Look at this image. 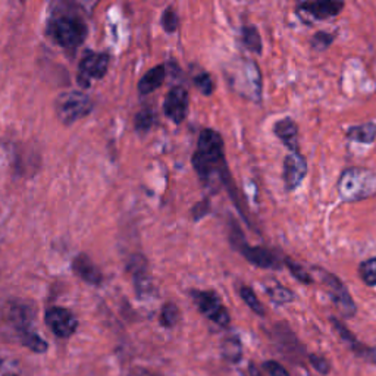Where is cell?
I'll return each instance as SVG.
<instances>
[{
    "mask_svg": "<svg viewBox=\"0 0 376 376\" xmlns=\"http://www.w3.org/2000/svg\"><path fill=\"white\" fill-rule=\"evenodd\" d=\"M285 264H286V267H289L290 272L294 275V278H296V279H299L300 282H303V284H307V285L313 284V278H312V275L308 274V272H307L304 268H301L299 263L293 262L291 259H286V260H285Z\"/></svg>",
    "mask_w": 376,
    "mask_h": 376,
    "instance_id": "cell-26",
    "label": "cell"
},
{
    "mask_svg": "<svg viewBox=\"0 0 376 376\" xmlns=\"http://www.w3.org/2000/svg\"><path fill=\"white\" fill-rule=\"evenodd\" d=\"M240 294H241V299L246 301V304L252 308L254 313H257L260 316L264 315V308H263L262 303L259 301V299L256 297V294L253 293V290L250 289V286H241Z\"/></svg>",
    "mask_w": 376,
    "mask_h": 376,
    "instance_id": "cell-22",
    "label": "cell"
},
{
    "mask_svg": "<svg viewBox=\"0 0 376 376\" xmlns=\"http://www.w3.org/2000/svg\"><path fill=\"white\" fill-rule=\"evenodd\" d=\"M333 40H334L333 34H329L326 31H318L312 38V48L318 52L326 50L331 44H333Z\"/></svg>",
    "mask_w": 376,
    "mask_h": 376,
    "instance_id": "cell-27",
    "label": "cell"
},
{
    "mask_svg": "<svg viewBox=\"0 0 376 376\" xmlns=\"http://www.w3.org/2000/svg\"><path fill=\"white\" fill-rule=\"evenodd\" d=\"M307 175V162L300 151H291L284 159L282 180L286 191H294L300 187Z\"/></svg>",
    "mask_w": 376,
    "mask_h": 376,
    "instance_id": "cell-9",
    "label": "cell"
},
{
    "mask_svg": "<svg viewBox=\"0 0 376 376\" xmlns=\"http://www.w3.org/2000/svg\"><path fill=\"white\" fill-rule=\"evenodd\" d=\"M146 376H156V375H149V373H147V375H146Z\"/></svg>",
    "mask_w": 376,
    "mask_h": 376,
    "instance_id": "cell-34",
    "label": "cell"
},
{
    "mask_svg": "<svg viewBox=\"0 0 376 376\" xmlns=\"http://www.w3.org/2000/svg\"><path fill=\"white\" fill-rule=\"evenodd\" d=\"M343 8L344 0H297V14L306 22L334 18Z\"/></svg>",
    "mask_w": 376,
    "mask_h": 376,
    "instance_id": "cell-4",
    "label": "cell"
},
{
    "mask_svg": "<svg viewBox=\"0 0 376 376\" xmlns=\"http://www.w3.org/2000/svg\"><path fill=\"white\" fill-rule=\"evenodd\" d=\"M188 93L184 87H173L165 97V115L175 124H181L187 117Z\"/></svg>",
    "mask_w": 376,
    "mask_h": 376,
    "instance_id": "cell-11",
    "label": "cell"
},
{
    "mask_svg": "<svg viewBox=\"0 0 376 376\" xmlns=\"http://www.w3.org/2000/svg\"><path fill=\"white\" fill-rule=\"evenodd\" d=\"M19 337H21V343L24 344L27 348H30L31 351H34V353H44V351H48V348H49L48 343L44 341L40 335L33 333L31 329L30 331H24V333H21Z\"/></svg>",
    "mask_w": 376,
    "mask_h": 376,
    "instance_id": "cell-20",
    "label": "cell"
},
{
    "mask_svg": "<svg viewBox=\"0 0 376 376\" xmlns=\"http://www.w3.org/2000/svg\"><path fill=\"white\" fill-rule=\"evenodd\" d=\"M347 139L362 144H370L376 139V124L367 122L358 127H351L347 132Z\"/></svg>",
    "mask_w": 376,
    "mask_h": 376,
    "instance_id": "cell-18",
    "label": "cell"
},
{
    "mask_svg": "<svg viewBox=\"0 0 376 376\" xmlns=\"http://www.w3.org/2000/svg\"><path fill=\"white\" fill-rule=\"evenodd\" d=\"M52 37L65 49H77L87 37L85 22L75 16H60L50 26Z\"/></svg>",
    "mask_w": 376,
    "mask_h": 376,
    "instance_id": "cell-3",
    "label": "cell"
},
{
    "mask_svg": "<svg viewBox=\"0 0 376 376\" xmlns=\"http://www.w3.org/2000/svg\"><path fill=\"white\" fill-rule=\"evenodd\" d=\"M85 4H90V5H95L96 4V0H84Z\"/></svg>",
    "mask_w": 376,
    "mask_h": 376,
    "instance_id": "cell-33",
    "label": "cell"
},
{
    "mask_svg": "<svg viewBox=\"0 0 376 376\" xmlns=\"http://www.w3.org/2000/svg\"><path fill=\"white\" fill-rule=\"evenodd\" d=\"M360 276L366 285H376V257H372L360 264Z\"/></svg>",
    "mask_w": 376,
    "mask_h": 376,
    "instance_id": "cell-23",
    "label": "cell"
},
{
    "mask_svg": "<svg viewBox=\"0 0 376 376\" xmlns=\"http://www.w3.org/2000/svg\"><path fill=\"white\" fill-rule=\"evenodd\" d=\"M269 296L272 301L276 304H286L294 300V294L289 289H285V286L278 285V284L272 286V289H269Z\"/></svg>",
    "mask_w": 376,
    "mask_h": 376,
    "instance_id": "cell-25",
    "label": "cell"
},
{
    "mask_svg": "<svg viewBox=\"0 0 376 376\" xmlns=\"http://www.w3.org/2000/svg\"><path fill=\"white\" fill-rule=\"evenodd\" d=\"M194 84L205 96H210L215 90V84H213L210 75L206 72L198 74L197 77H194Z\"/></svg>",
    "mask_w": 376,
    "mask_h": 376,
    "instance_id": "cell-28",
    "label": "cell"
},
{
    "mask_svg": "<svg viewBox=\"0 0 376 376\" xmlns=\"http://www.w3.org/2000/svg\"><path fill=\"white\" fill-rule=\"evenodd\" d=\"M274 132L285 147H289L291 151H299V128L293 119L284 118L278 121L274 127Z\"/></svg>",
    "mask_w": 376,
    "mask_h": 376,
    "instance_id": "cell-15",
    "label": "cell"
},
{
    "mask_svg": "<svg viewBox=\"0 0 376 376\" xmlns=\"http://www.w3.org/2000/svg\"><path fill=\"white\" fill-rule=\"evenodd\" d=\"M154 121H156V117H154L153 110L143 109L134 118V127L139 132H147L153 127Z\"/></svg>",
    "mask_w": 376,
    "mask_h": 376,
    "instance_id": "cell-21",
    "label": "cell"
},
{
    "mask_svg": "<svg viewBox=\"0 0 376 376\" xmlns=\"http://www.w3.org/2000/svg\"><path fill=\"white\" fill-rule=\"evenodd\" d=\"M263 367H264V370H267L271 376H290L289 370H286L282 365H279L278 362H274V360L264 362Z\"/></svg>",
    "mask_w": 376,
    "mask_h": 376,
    "instance_id": "cell-30",
    "label": "cell"
},
{
    "mask_svg": "<svg viewBox=\"0 0 376 376\" xmlns=\"http://www.w3.org/2000/svg\"><path fill=\"white\" fill-rule=\"evenodd\" d=\"M162 26L166 33H173L178 28V16H176L175 11L172 8H168L162 15Z\"/></svg>",
    "mask_w": 376,
    "mask_h": 376,
    "instance_id": "cell-29",
    "label": "cell"
},
{
    "mask_svg": "<svg viewBox=\"0 0 376 376\" xmlns=\"http://www.w3.org/2000/svg\"><path fill=\"white\" fill-rule=\"evenodd\" d=\"M178 321H180L178 307H176L173 303L165 304L161 313V323L166 328H172Z\"/></svg>",
    "mask_w": 376,
    "mask_h": 376,
    "instance_id": "cell-24",
    "label": "cell"
},
{
    "mask_svg": "<svg viewBox=\"0 0 376 376\" xmlns=\"http://www.w3.org/2000/svg\"><path fill=\"white\" fill-rule=\"evenodd\" d=\"M193 300L208 319L219 326L230 325V313L220 299L212 291H193Z\"/></svg>",
    "mask_w": 376,
    "mask_h": 376,
    "instance_id": "cell-6",
    "label": "cell"
},
{
    "mask_svg": "<svg viewBox=\"0 0 376 376\" xmlns=\"http://www.w3.org/2000/svg\"><path fill=\"white\" fill-rule=\"evenodd\" d=\"M110 56L107 53H87L80 62L78 84L87 88L92 84V80H100L109 70Z\"/></svg>",
    "mask_w": 376,
    "mask_h": 376,
    "instance_id": "cell-7",
    "label": "cell"
},
{
    "mask_svg": "<svg viewBox=\"0 0 376 376\" xmlns=\"http://www.w3.org/2000/svg\"><path fill=\"white\" fill-rule=\"evenodd\" d=\"M197 151H200L209 158L215 159H225L224 158V140L220 137L219 132L215 129H203L200 137H198V149Z\"/></svg>",
    "mask_w": 376,
    "mask_h": 376,
    "instance_id": "cell-13",
    "label": "cell"
},
{
    "mask_svg": "<svg viewBox=\"0 0 376 376\" xmlns=\"http://www.w3.org/2000/svg\"><path fill=\"white\" fill-rule=\"evenodd\" d=\"M5 376H16V375H5Z\"/></svg>",
    "mask_w": 376,
    "mask_h": 376,
    "instance_id": "cell-35",
    "label": "cell"
},
{
    "mask_svg": "<svg viewBox=\"0 0 376 376\" xmlns=\"http://www.w3.org/2000/svg\"><path fill=\"white\" fill-rule=\"evenodd\" d=\"M9 321L19 331V334L24 333V331H30L28 325L33 321L31 307L30 306H22V304L12 306L11 311H9Z\"/></svg>",
    "mask_w": 376,
    "mask_h": 376,
    "instance_id": "cell-17",
    "label": "cell"
},
{
    "mask_svg": "<svg viewBox=\"0 0 376 376\" xmlns=\"http://www.w3.org/2000/svg\"><path fill=\"white\" fill-rule=\"evenodd\" d=\"M240 71L237 72L238 90L242 96L252 99L253 102H260L262 99V75L257 65L253 60H242L240 63Z\"/></svg>",
    "mask_w": 376,
    "mask_h": 376,
    "instance_id": "cell-5",
    "label": "cell"
},
{
    "mask_svg": "<svg viewBox=\"0 0 376 376\" xmlns=\"http://www.w3.org/2000/svg\"><path fill=\"white\" fill-rule=\"evenodd\" d=\"M308 359H311V363L312 366L322 375H326L329 372V363L322 358V356H316V355H311L308 356Z\"/></svg>",
    "mask_w": 376,
    "mask_h": 376,
    "instance_id": "cell-31",
    "label": "cell"
},
{
    "mask_svg": "<svg viewBox=\"0 0 376 376\" xmlns=\"http://www.w3.org/2000/svg\"><path fill=\"white\" fill-rule=\"evenodd\" d=\"M209 212V202H202V203H198L194 206L193 209V215H194V219H200L203 217L206 213Z\"/></svg>",
    "mask_w": 376,
    "mask_h": 376,
    "instance_id": "cell-32",
    "label": "cell"
},
{
    "mask_svg": "<svg viewBox=\"0 0 376 376\" xmlns=\"http://www.w3.org/2000/svg\"><path fill=\"white\" fill-rule=\"evenodd\" d=\"M46 325L59 338H70L75 334L78 321L75 315L63 307H52L46 312Z\"/></svg>",
    "mask_w": 376,
    "mask_h": 376,
    "instance_id": "cell-8",
    "label": "cell"
},
{
    "mask_svg": "<svg viewBox=\"0 0 376 376\" xmlns=\"http://www.w3.org/2000/svg\"><path fill=\"white\" fill-rule=\"evenodd\" d=\"M232 241H234V246L241 252V254L245 256L250 263H253L254 267L263 268V269L278 268V260L271 250L264 249V247H250L245 242V238H242L241 232L238 234V238Z\"/></svg>",
    "mask_w": 376,
    "mask_h": 376,
    "instance_id": "cell-10",
    "label": "cell"
},
{
    "mask_svg": "<svg viewBox=\"0 0 376 376\" xmlns=\"http://www.w3.org/2000/svg\"><path fill=\"white\" fill-rule=\"evenodd\" d=\"M72 268H74V272L81 279H84L85 282L93 284V285L102 284V279L103 278H102V274H100L99 268L96 267L95 262L90 257H88L87 254H78L74 259Z\"/></svg>",
    "mask_w": 376,
    "mask_h": 376,
    "instance_id": "cell-14",
    "label": "cell"
},
{
    "mask_svg": "<svg viewBox=\"0 0 376 376\" xmlns=\"http://www.w3.org/2000/svg\"><path fill=\"white\" fill-rule=\"evenodd\" d=\"M93 109V102L82 92L71 90L63 92L58 96L55 102V110L59 121L65 125H71L75 121H80L90 115Z\"/></svg>",
    "mask_w": 376,
    "mask_h": 376,
    "instance_id": "cell-2",
    "label": "cell"
},
{
    "mask_svg": "<svg viewBox=\"0 0 376 376\" xmlns=\"http://www.w3.org/2000/svg\"><path fill=\"white\" fill-rule=\"evenodd\" d=\"M323 281L328 285L331 296H333V300L338 306L341 313L344 316L355 315L356 313L355 301H353V299L350 297V294H348L345 286L343 285V282L335 275H331V274H323Z\"/></svg>",
    "mask_w": 376,
    "mask_h": 376,
    "instance_id": "cell-12",
    "label": "cell"
},
{
    "mask_svg": "<svg viewBox=\"0 0 376 376\" xmlns=\"http://www.w3.org/2000/svg\"><path fill=\"white\" fill-rule=\"evenodd\" d=\"M241 34H242V43H245V46L250 52L260 55L262 49H263V44H262V37H260V33L257 31V28L253 26H246L245 28H242Z\"/></svg>",
    "mask_w": 376,
    "mask_h": 376,
    "instance_id": "cell-19",
    "label": "cell"
},
{
    "mask_svg": "<svg viewBox=\"0 0 376 376\" xmlns=\"http://www.w3.org/2000/svg\"><path fill=\"white\" fill-rule=\"evenodd\" d=\"M338 194L344 202H360L376 195V172L366 168H348L338 180Z\"/></svg>",
    "mask_w": 376,
    "mask_h": 376,
    "instance_id": "cell-1",
    "label": "cell"
},
{
    "mask_svg": "<svg viewBox=\"0 0 376 376\" xmlns=\"http://www.w3.org/2000/svg\"><path fill=\"white\" fill-rule=\"evenodd\" d=\"M165 77H166L165 66H162V65L154 66V68H151L150 71H147L141 77V80L139 81V92L141 95H150V93H153L154 90H158V88L163 84Z\"/></svg>",
    "mask_w": 376,
    "mask_h": 376,
    "instance_id": "cell-16",
    "label": "cell"
}]
</instances>
